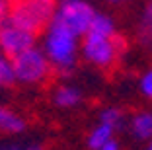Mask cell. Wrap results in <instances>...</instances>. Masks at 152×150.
I'll use <instances>...</instances> for the list:
<instances>
[{
  "instance_id": "obj_1",
  "label": "cell",
  "mask_w": 152,
  "mask_h": 150,
  "mask_svg": "<svg viewBox=\"0 0 152 150\" xmlns=\"http://www.w3.org/2000/svg\"><path fill=\"white\" fill-rule=\"evenodd\" d=\"M45 31H47L45 55L49 59L51 66L55 70H58L61 74H68L74 68V62H76V51H78L76 39L78 37L72 31H68L66 27H63L61 23H57L55 20H51L49 27Z\"/></svg>"
},
{
  "instance_id": "obj_2",
  "label": "cell",
  "mask_w": 152,
  "mask_h": 150,
  "mask_svg": "<svg viewBox=\"0 0 152 150\" xmlns=\"http://www.w3.org/2000/svg\"><path fill=\"white\" fill-rule=\"evenodd\" d=\"M55 12L57 0H12L10 22L37 35L49 27Z\"/></svg>"
},
{
  "instance_id": "obj_3",
  "label": "cell",
  "mask_w": 152,
  "mask_h": 150,
  "mask_svg": "<svg viewBox=\"0 0 152 150\" xmlns=\"http://www.w3.org/2000/svg\"><path fill=\"white\" fill-rule=\"evenodd\" d=\"M127 43L125 39L115 33L111 37H98V35H84L82 43V55L88 62L99 66V68H113L115 62L119 61L121 53L125 51Z\"/></svg>"
},
{
  "instance_id": "obj_4",
  "label": "cell",
  "mask_w": 152,
  "mask_h": 150,
  "mask_svg": "<svg viewBox=\"0 0 152 150\" xmlns=\"http://www.w3.org/2000/svg\"><path fill=\"white\" fill-rule=\"evenodd\" d=\"M10 61H12L14 78L22 84H41L49 78L51 70H53L47 55L35 47L27 49Z\"/></svg>"
},
{
  "instance_id": "obj_5",
  "label": "cell",
  "mask_w": 152,
  "mask_h": 150,
  "mask_svg": "<svg viewBox=\"0 0 152 150\" xmlns=\"http://www.w3.org/2000/svg\"><path fill=\"white\" fill-rule=\"evenodd\" d=\"M94 16H96V10L86 0H63L57 6L53 20L78 37L88 31Z\"/></svg>"
},
{
  "instance_id": "obj_6",
  "label": "cell",
  "mask_w": 152,
  "mask_h": 150,
  "mask_svg": "<svg viewBox=\"0 0 152 150\" xmlns=\"http://www.w3.org/2000/svg\"><path fill=\"white\" fill-rule=\"evenodd\" d=\"M31 47H35V33L14 26L12 22L0 26V51L8 59L18 57Z\"/></svg>"
},
{
  "instance_id": "obj_7",
  "label": "cell",
  "mask_w": 152,
  "mask_h": 150,
  "mask_svg": "<svg viewBox=\"0 0 152 150\" xmlns=\"http://www.w3.org/2000/svg\"><path fill=\"white\" fill-rule=\"evenodd\" d=\"M131 132L139 140L152 138V111H139L131 119Z\"/></svg>"
},
{
  "instance_id": "obj_8",
  "label": "cell",
  "mask_w": 152,
  "mask_h": 150,
  "mask_svg": "<svg viewBox=\"0 0 152 150\" xmlns=\"http://www.w3.org/2000/svg\"><path fill=\"white\" fill-rule=\"evenodd\" d=\"M115 26H113V20L109 18V16H105V14H98L96 12L94 20H92V23H90L88 31H86L84 35H98V37H111L115 35Z\"/></svg>"
},
{
  "instance_id": "obj_9",
  "label": "cell",
  "mask_w": 152,
  "mask_h": 150,
  "mask_svg": "<svg viewBox=\"0 0 152 150\" xmlns=\"http://www.w3.org/2000/svg\"><path fill=\"white\" fill-rule=\"evenodd\" d=\"M26 129V121L20 117L18 113H14L12 109L0 105V131L2 132H22Z\"/></svg>"
},
{
  "instance_id": "obj_10",
  "label": "cell",
  "mask_w": 152,
  "mask_h": 150,
  "mask_svg": "<svg viewBox=\"0 0 152 150\" xmlns=\"http://www.w3.org/2000/svg\"><path fill=\"white\" fill-rule=\"evenodd\" d=\"M53 100L58 107H66L68 109V107H76L82 102V94L76 88H72V86H58L55 90Z\"/></svg>"
},
{
  "instance_id": "obj_11",
  "label": "cell",
  "mask_w": 152,
  "mask_h": 150,
  "mask_svg": "<svg viewBox=\"0 0 152 150\" xmlns=\"http://www.w3.org/2000/svg\"><path fill=\"white\" fill-rule=\"evenodd\" d=\"M113 132L115 131H113L109 125L99 123L98 127H94L92 131H90V135H88V148L90 150L102 148L103 144H107L109 140H113Z\"/></svg>"
},
{
  "instance_id": "obj_12",
  "label": "cell",
  "mask_w": 152,
  "mask_h": 150,
  "mask_svg": "<svg viewBox=\"0 0 152 150\" xmlns=\"http://www.w3.org/2000/svg\"><path fill=\"white\" fill-rule=\"evenodd\" d=\"M16 82L14 78V70H12V61L0 51V88L12 86Z\"/></svg>"
},
{
  "instance_id": "obj_13",
  "label": "cell",
  "mask_w": 152,
  "mask_h": 150,
  "mask_svg": "<svg viewBox=\"0 0 152 150\" xmlns=\"http://www.w3.org/2000/svg\"><path fill=\"white\" fill-rule=\"evenodd\" d=\"M99 123L109 125L113 131H117V129L123 125V113H121V109H117V107H107V109H103L102 115H99Z\"/></svg>"
},
{
  "instance_id": "obj_14",
  "label": "cell",
  "mask_w": 152,
  "mask_h": 150,
  "mask_svg": "<svg viewBox=\"0 0 152 150\" xmlns=\"http://www.w3.org/2000/svg\"><path fill=\"white\" fill-rule=\"evenodd\" d=\"M139 90L146 100H152V68L146 70L142 76H140V82H139Z\"/></svg>"
},
{
  "instance_id": "obj_15",
  "label": "cell",
  "mask_w": 152,
  "mask_h": 150,
  "mask_svg": "<svg viewBox=\"0 0 152 150\" xmlns=\"http://www.w3.org/2000/svg\"><path fill=\"white\" fill-rule=\"evenodd\" d=\"M10 0H0V26L10 22Z\"/></svg>"
},
{
  "instance_id": "obj_16",
  "label": "cell",
  "mask_w": 152,
  "mask_h": 150,
  "mask_svg": "<svg viewBox=\"0 0 152 150\" xmlns=\"http://www.w3.org/2000/svg\"><path fill=\"white\" fill-rule=\"evenodd\" d=\"M146 27H148V31L152 33V2L148 4V10H146Z\"/></svg>"
},
{
  "instance_id": "obj_17",
  "label": "cell",
  "mask_w": 152,
  "mask_h": 150,
  "mask_svg": "<svg viewBox=\"0 0 152 150\" xmlns=\"http://www.w3.org/2000/svg\"><path fill=\"white\" fill-rule=\"evenodd\" d=\"M0 150H22V148L14 142H4V144H0Z\"/></svg>"
},
{
  "instance_id": "obj_18",
  "label": "cell",
  "mask_w": 152,
  "mask_h": 150,
  "mask_svg": "<svg viewBox=\"0 0 152 150\" xmlns=\"http://www.w3.org/2000/svg\"><path fill=\"white\" fill-rule=\"evenodd\" d=\"M98 150H119V146H117L115 140H109L107 144H103L102 148H98Z\"/></svg>"
},
{
  "instance_id": "obj_19",
  "label": "cell",
  "mask_w": 152,
  "mask_h": 150,
  "mask_svg": "<svg viewBox=\"0 0 152 150\" xmlns=\"http://www.w3.org/2000/svg\"><path fill=\"white\" fill-rule=\"evenodd\" d=\"M26 150H43V148H39V146H29V148H26Z\"/></svg>"
},
{
  "instance_id": "obj_20",
  "label": "cell",
  "mask_w": 152,
  "mask_h": 150,
  "mask_svg": "<svg viewBox=\"0 0 152 150\" xmlns=\"http://www.w3.org/2000/svg\"><path fill=\"white\" fill-rule=\"evenodd\" d=\"M146 150H152V138L148 140V146H146Z\"/></svg>"
},
{
  "instance_id": "obj_21",
  "label": "cell",
  "mask_w": 152,
  "mask_h": 150,
  "mask_svg": "<svg viewBox=\"0 0 152 150\" xmlns=\"http://www.w3.org/2000/svg\"><path fill=\"white\" fill-rule=\"evenodd\" d=\"M107 2H113V4H117V2H125V0H107Z\"/></svg>"
}]
</instances>
